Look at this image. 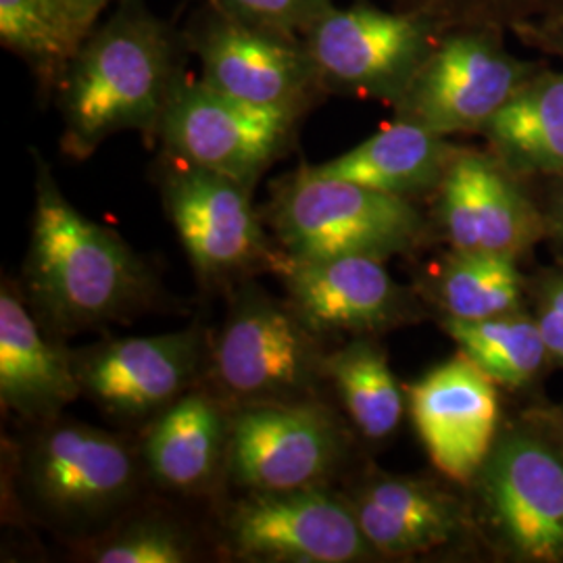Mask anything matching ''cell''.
<instances>
[{
    "label": "cell",
    "mask_w": 563,
    "mask_h": 563,
    "mask_svg": "<svg viewBox=\"0 0 563 563\" xmlns=\"http://www.w3.org/2000/svg\"><path fill=\"white\" fill-rule=\"evenodd\" d=\"M274 230L292 260L401 253L418 241L422 218L409 199L301 167L282 184Z\"/></svg>",
    "instance_id": "3"
},
{
    "label": "cell",
    "mask_w": 563,
    "mask_h": 563,
    "mask_svg": "<svg viewBox=\"0 0 563 563\" xmlns=\"http://www.w3.org/2000/svg\"><path fill=\"white\" fill-rule=\"evenodd\" d=\"M186 42L201 60V81L225 97L305 113L323 95L299 36L257 27L209 7Z\"/></svg>",
    "instance_id": "8"
},
{
    "label": "cell",
    "mask_w": 563,
    "mask_h": 563,
    "mask_svg": "<svg viewBox=\"0 0 563 563\" xmlns=\"http://www.w3.org/2000/svg\"><path fill=\"white\" fill-rule=\"evenodd\" d=\"M199 362L197 330L107 342L74 357L81 390L118 418H144L178 401Z\"/></svg>",
    "instance_id": "14"
},
{
    "label": "cell",
    "mask_w": 563,
    "mask_h": 563,
    "mask_svg": "<svg viewBox=\"0 0 563 563\" xmlns=\"http://www.w3.org/2000/svg\"><path fill=\"white\" fill-rule=\"evenodd\" d=\"M363 537L380 555H418L462 532V504L432 484L376 476L351 501Z\"/></svg>",
    "instance_id": "19"
},
{
    "label": "cell",
    "mask_w": 563,
    "mask_h": 563,
    "mask_svg": "<svg viewBox=\"0 0 563 563\" xmlns=\"http://www.w3.org/2000/svg\"><path fill=\"white\" fill-rule=\"evenodd\" d=\"M163 199L190 262L202 276H223L269 255L251 202V186L169 159Z\"/></svg>",
    "instance_id": "13"
},
{
    "label": "cell",
    "mask_w": 563,
    "mask_h": 563,
    "mask_svg": "<svg viewBox=\"0 0 563 563\" xmlns=\"http://www.w3.org/2000/svg\"><path fill=\"white\" fill-rule=\"evenodd\" d=\"M534 74L530 63L505 51L499 32H444L395 102L397 120L441 136L484 130Z\"/></svg>",
    "instance_id": "5"
},
{
    "label": "cell",
    "mask_w": 563,
    "mask_h": 563,
    "mask_svg": "<svg viewBox=\"0 0 563 563\" xmlns=\"http://www.w3.org/2000/svg\"><path fill=\"white\" fill-rule=\"evenodd\" d=\"M339 455L336 423L311 402H253L228 428L230 474L249 493L320 486Z\"/></svg>",
    "instance_id": "11"
},
{
    "label": "cell",
    "mask_w": 563,
    "mask_h": 563,
    "mask_svg": "<svg viewBox=\"0 0 563 563\" xmlns=\"http://www.w3.org/2000/svg\"><path fill=\"white\" fill-rule=\"evenodd\" d=\"M309 328L267 297L242 299L218 336L213 372L223 390L241 401H292L322 369Z\"/></svg>",
    "instance_id": "10"
},
{
    "label": "cell",
    "mask_w": 563,
    "mask_h": 563,
    "mask_svg": "<svg viewBox=\"0 0 563 563\" xmlns=\"http://www.w3.org/2000/svg\"><path fill=\"white\" fill-rule=\"evenodd\" d=\"M534 318L541 328L549 360L563 363V274L543 286Z\"/></svg>",
    "instance_id": "30"
},
{
    "label": "cell",
    "mask_w": 563,
    "mask_h": 563,
    "mask_svg": "<svg viewBox=\"0 0 563 563\" xmlns=\"http://www.w3.org/2000/svg\"><path fill=\"white\" fill-rule=\"evenodd\" d=\"M188 560V544L165 523L134 526L95 553V562L99 563H181Z\"/></svg>",
    "instance_id": "29"
},
{
    "label": "cell",
    "mask_w": 563,
    "mask_h": 563,
    "mask_svg": "<svg viewBox=\"0 0 563 563\" xmlns=\"http://www.w3.org/2000/svg\"><path fill=\"white\" fill-rule=\"evenodd\" d=\"M522 276L516 257L455 251L437 276V297L451 320L476 322L520 309Z\"/></svg>",
    "instance_id": "25"
},
{
    "label": "cell",
    "mask_w": 563,
    "mask_h": 563,
    "mask_svg": "<svg viewBox=\"0 0 563 563\" xmlns=\"http://www.w3.org/2000/svg\"><path fill=\"white\" fill-rule=\"evenodd\" d=\"M228 537L236 555L262 562L351 563L374 555L351 501L320 486L249 493L228 518Z\"/></svg>",
    "instance_id": "9"
},
{
    "label": "cell",
    "mask_w": 563,
    "mask_h": 563,
    "mask_svg": "<svg viewBox=\"0 0 563 563\" xmlns=\"http://www.w3.org/2000/svg\"><path fill=\"white\" fill-rule=\"evenodd\" d=\"M209 7L228 18L301 38L336 4L334 0H209Z\"/></svg>",
    "instance_id": "28"
},
{
    "label": "cell",
    "mask_w": 563,
    "mask_h": 563,
    "mask_svg": "<svg viewBox=\"0 0 563 563\" xmlns=\"http://www.w3.org/2000/svg\"><path fill=\"white\" fill-rule=\"evenodd\" d=\"M478 476L505 549L526 562H563V446L534 430L507 432Z\"/></svg>",
    "instance_id": "7"
},
{
    "label": "cell",
    "mask_w": 563,
    "mask_h": 563,
    "mask_svg": "<svg viewBox=\"0 0 563 563\" xmlns=\"http://www.w3.org/2000/svg\"><path fill=\"white\" fill-rule=\"evenodd\" d=\"M444 330L462 353L504 386L532 383L549 360L537 318L520 311L476 322L444 318Z\"/></svg>",
    "instance_id": "24"
},
{
    "label": "cell",
    "mask_w": 563,
    "mask_h": 563,
    "mask_svg": "<svg viewBox=\"0 0 563 563\" xmlns=\"http://www.w3.org/2000/svg\"><path fill=\"white\" fill-rule=\"evenodd\" d=\"M81 393L74 357L48 341L4 286L0 292V401L30 420L55 418Z\"/></svg>",
    "instance_id": "18"
},
{
    "label": "cell",
    "mask_w": 563,
    "mask_h": 563,
    "mask_svg": "<svg viewBox=\"0 0 563 563\" xmlns=\"http://www.w3.org/2000/svg\"><path fill=\"white\" fill-rule=\"evenodd\" d=\"M44 2H48L57 13L69 21L81 38H86L90 34V30L84 23V15H81V0H44Z\"/></svg>",
    "instance_id": "31"
},
{
    "label": "cell",
    "mask_w": 563,
    "mask_h": 563,
    "mask_svg": "<svg viewBox=\"0 0 563 563\" xmlns=\"http://www.w3.org/2000/svg\"><path fill=\"white\" fill-rule=\"evenodd\" d=\"M455 148L420 123L397 120L339 155L311 165L323 178L353 181L395 197H416L439 188Z\"/></svg>",
    "instance_id": "20"
},
{
    "label": "cell",
    "mask_w": 563,
    "mask_h": 563,
    "mask_svg": "<svg viewBox=\"0 0 563 563\" xmlns=\"http://www.w3.org/2000/svg\"><path fill=\"white\" fill-rule=\"evenodd\" d=\"M186 36L155 18L142 0H121L63 69L55 92L63 115V153L90 157L125 130L159 136L181 86Z\"/></svg>",
    "instance_id": "1"
},
{
    "label": "cell",
    "mask_w": 563,
    "mask_h": 563,
    "mask_svg": "<svg viewBox=\"0 0 563 563\" xmlns=\"http://www.w3.org/2000/svg\"><path fill=\"white\" fill-rule=\"evenodd\" d=\"M30 483L51 511L92 518L125 499L134 457L118 437L84 423L51 426L32 449Z\"/></svg>",
    "instance_id": "16"
},
{
    "label": "cell",
    "mask_w": 563,
    "mask_h": 563,
    "mask_svg": "<svg viewBox=\"0 0 563 563\" xmlns=\"http://www.w3.org/2000/svg\"><path fill=\"white\" fill-rule=\"evenodd\" d=\"M109 2L111 0H81V15H84V23L90 32L95 30V23L99 20L102 11L107 9Z\"/></svg>",
    "instance_id": "32"
},
{
    "label": "cell",
    "mask_w": 563,
    "mask_h": 563,
    "mask_svg": "<svg viewBox=\"0 0 563 563\" xmlns=\"http://www.w3.org/2000/svg\"><path fill=\"white\" fill-rule=\"evenodd\" d=\"M558 223H560V228L563 230V186L560 199H558Z\"/></svg>",
    "instance_id": "34"
},
{
    "label": "cell",
    "mask_w": 563,
    "mask_h": 563,
    "mask_svg": "<svg viewBox=\"0 0 563 563\" xmlns=\"http://www.w3.org/2000/svg\"><path fill=\"white\" fill-rule=\"evenodd\" d=\"M483 132L509 169L563 178V74H534Z\"/></svg>",
    "instance_id": "22"
},
{
    "label": "cell",
    "mask_w": 563,
    "mask_h": 563,
    "mask_svg": "<svg viewBox=\"0 0 563 563\" xmlns=\"http://www.w3.org/2000/svg\"><path fill=\"white\" fill-rule=\"evenodd\" d=\"M405 393L432 463L446 478L472 483L497 443V383L460 351Z\"/></svg>",
    "instance_id": "12"
},
{
    "label": "cell",
    "mask_w": 563,
    "mask_h": 563,
    "mask_svg": "<svg viewBox=\"0 0 563 563\" xmlns=\"http://www.w3.org/2000/svg\"><path fill=\"white\" fill-rule=\"evenodd\" d=\"M393 4L432 21L441 34L481 27L543 38L563 25V0H393Z\"/></svg>",
    "instance_id": "27"
},
{
    "label": "cell",
    "mask_w": 563,
    "mask_h": 563,
    "mask_svg": "<svg viewBox=\"0 0 563 563\" xmlns=\"http://www.w3.org/2000/svg\"><path fill=\"white\" fill-rule=\"evenodd\" d=\"M543 41H551L553 48H558V53H562L563 55V25L562 27H558V30H553L551 34H547Z\"/></svg>",
    "instance_id": "33"
},
{
    "label": "cell",
    "mask_w": 563,
    "mask_h": 563,
    "mask_svg": "<svg viewBox=\"0 0 563 563\" xmlns=\"http://www.w3.org/2000/svg\"><path fill=\"white\" fill-rule=\"evenodd\" d=\"M225 441V423L209 395L190 393L165 407L146 434L144 460L157 483L192 493L213 476Z\"/></svg>",
    "instance_id": "21"
},
{
    "label": "cell",
    "mask_w": 563,
    "mask_h": 563,
    "mask_svg": "<svg viewBox=\"0 0 563 563\" xmlns=\"http://www.w3.org/2000/svg\"><path fill=\"white\" fill-rule=\"evenodd\" d=\"M0 41L36 71L44 90H55L84 38L44 0H0Z\"/></svg>",
    "instance_id": "26"
},
{
    "label": "cell",
    "mask_w": 563,
    "mask_h": 563,
    "mask_svg": "<svg viewBox=\"0 0 563 563\" xmlns=\"http://www.w3.org/2000/svg\"><path fill=\"white\" fill-rule=\"evenodd\" d=\"M439 216L453 251L518 257L541 220L501 159L455 151L439 184Z\"/></svg>",
    "instance_id": "15"
},
{
    "label": "cell",
    "mask_w": 563,
    "mask_h": 563,
    "mask_svg": "<svg viewBox=\"0 0 563 563\" xmlns=\"http://www.w3.org/2000/svg\"><path fill=\"white\" fill-rule=\"evenodd\" d=\"M439 36L416 13L355 2L332 7L301 38L323 92L395 104Z\"/></svg>",
    "instance_id": "4"
},
{
    "label": "cell",
    "mask_w": 563,
    "mask_h": 563,
    "mask_svg": "<svg viewBox=\"0 0 563 563\" xmlns=\"http://www.w3.org/2000/svg\"><path fill=\"white\" fill-rule=\"evenodd\" d=\"M323 372L332 378L346 413L367 439L383 441L399 428L407 393L376 344L351 342L323 362Z\"/></svg>",
    "instance_id": "23"
},
{
    "label": "cell",
    "mask_w": 563,
    "mask_h": 563,
    "mask_svg": "<svg viewBox=\"0 0 563 563\" xmlns=\"http://www.w3.org/2000/svg\"><path fill=\"white\" fill-rule=\"evenodd\" d=\"M562 426H563V416H562Z\"/></svg>",
    "instance_id": "35"
},
{
    "label": "cell",
    "mask_w": 563,
    "mask_h": 563,
    "mask_svg": "<svg viewBox=\"0 0 563 563\" xmlns=\"http://www.w3.org/2000/svg\"><path fill=\"white\" fill-rule=\"evenodd\" d=\"M274 265L292 311L311 332H372L401 316V288L380 257L292 260L284 255Z\"/></svg>",
    "instance_id": "17"
},
{
    "label": "cell",
    "mask_w": 563,
    "mask_h": 563,
    "mask_svg": "<svg viewBox=\"0 0 563 563\" xmlns=\"http://www.w3.org/2000/svg\"><path fill=\"white\" fill-rule=\"evenodd\" d=\"M301 111L269 109L225 97L205 81H181L159 139L169 159L253 186L292 141Z\"/></svg>",
    "instance_id": "6"
},
{
    "label": "cell",
    "mask_w": 563,
    "mask_h": 563,
    "mask_svg": "<svg viewBox=\"0 0 563 563\" xmlns=\"http://www.w3.org/2000/svg\"><path fill=\"white\" fill-rule=\"evenodd\" d=\"M36 207L25 276L32 299L65 332L121 320L146 301L151 278L118 232L65 199L36 157Z\"/></svg>",
    "instance_id": "2"
}]
</instances>
